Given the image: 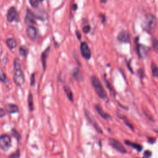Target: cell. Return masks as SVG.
I'll return each instance as SVG.
<instances>
[{
    "label": "cell",
    "mask_w": 158,
    "mask_h": 158,
    "mask_svg": "<svg viewBox=\"0 0 158 158\" xmlns=\"http://www.w3.org/2000/svg\"><path fill=\"white\" fill-rule=\"evenodd\" d=\"M142 27L146 32L151 33H153L157 27L156 17L151 14L146 15L143 21Z\"/></svg>",
    "instance_id": "7a4b0ae2"
},
{
    "label": "cell",
    "mask_w": 158,
    "mask_h": 158,
    "mask_svg": "<svg viewBox=\"0 0 158 158\" xmlns=\"http://www.w3.org/2000/svg\"><path fill=\"white\" fill-rule=\"evenodd\" d=\"M138 73L139 74V76L140 78H143V75H144V72H143V71L142 69H140L139 71H138Z\"/></svg>",
    "instance_id": "e575fe53"
},
{
    "label": "cell",
    "mask_w": 158,
    "mask_h": 158,
    "mask_svg": "<svg viewBox=\"0 0 158 158\" xmlns=\"http://www.w3.org/2000/svg\"><path fill=\"white\" fill-rule=\"evenodd\" d=\"M151 155H152V153H151V151H148V150H146V151H145V153H144V156H145V157H146V158L150 157L151 156Z\"/></svg>",
    "instance_id": "d6a6232c"
},
{
    "label": "cell",
    "mask_w": 158,
    "mask_h": 158,
    "mask_svg": "<svg viewBox=\"0 0 158 158\" xmlns=\"http://www.w3.org/2000/svg\"><path fill=\"white\" fill-rule=\"evenodd\" d=\"M0 81L3 83H6L8 81V79L6 76V74L2 69H0Z\"/></svg>",
    "instance_id": "d4e9b609"
},
{
    "label": "cell",
    "mask_w": 158,
    "mask_h": 158,
    "mask_svg": "<svg viewBox=\"0 0 158 158\" xmlns=\"http://www.w3.org/2000/svg\"><path fill=\"white\" fill-rule=\"evenodd\" d=\"M50 51V47H48L46 50H45L43 52V53L41 54V63H42V65H43V71H46L47 62V59L48 58Z\"/></svg>",
    "instance_id": "30bf717a"
},
{
    "label": "cell",
    "mask_w": 158,
    "mask_h": 158,
    "mask_svg": "<svg viewBox=\"0 0 158 158\" xmlns=\"http://www.w3.org/2000/svg\"><path fill=\"white\" fill-rule=\"evenodd\" d=\"M63 89L64 90L67 98H68L71 102H73L74 101V95H73V93L71 91V88L67 85H65L63 86Z\"/></svg>",
    "instance_id": "2e32d148"
},
{
    "label": "cell",
    "mask_w": 158,
    "mask_h": 158,
    "mask_svg": "<svg viewBox=\"0 0 158 158\" xmlns=\"http://www.w3.org/2000/svg\"><path fill=\"white\" fill-rule=\"evenodd\" d=\"M35 17L41 20H46L47 19V14L44 11H39Z\"/></svg>",
    "instance_id": "cb8c5ba5"
},
{
    "label": "cell",
    "mask_w": 158,
    "mask_h": 158,
    "mask_svg": "<svg viewBox=\"0 0 158 158\" xmlns=\"http://www.w3.org/2000/svg\"><path fill=\"white\" fill-rule=\"evenodd\" d=\"M90 30H91V27H90L89 25H86L83 27V32L85 33H88L90 32Z\"/></svg>",
    "instance_id": "4dcf8cb0"
},
{
    "label": "cell",
    "mask_w": 158,
    "mask_h": 158,
    "mask_svg": "<svg viewBox=\"0 0 158 158\" xmlns=\"http://www.w3.org/2000/svg\"><path fill=\"white\" fill-rule=\"evenodd\" d=\"M125 143L127 145H128V146L134 148L135 149H136L137 151L140 152L143 149V147H142V146L141 145L136 143H133V142H130L129 140H125Z\"/></svg>",
    "instance_id": "e0dca14e"
},
{
    "label": "cell",
    "mask_w": 158,
    "mask_h": 158,
    "mask_svg": "<svg viewBox=\"0 0 158 158\" xmlns=\"http://www.w3.org/2000/svg\"><path fill=\"white\" fill-rule=\"evenodd\" d=\"M75 33H76V35H77V38L80 40L81 39V37H82L81 34H80V32L79 31L77 30V31L75 32Z\"/></svg>",
    "instance_id": "d590c367"
},
{
    "label": "cell",
    "mask_w": 158,
    "mask_h": 158,
    "mask_svg": "<svg viewBox=\"0 0 158 158\" xmlns=\"http://www.w3.org/2000/svg\"><path fill=\"white\" fill-rule=\"evenodd\" d=\"M103 79H104V82H105V83H106V85L107 88L109 89V90L111 95L112 96V97H114L115 95H116V92H114V90L113 88L112 87L111 84V83H109V82L106 79L105 77L103 78Z\"/></svg>",
    "instance_id": "ffe728a7"
},
{
    "label": "cell",
    "mask_w": 158,
    "mask_h": 158,
    "mask_svg": "<svg viewBox=\"0 0 158 158\" xmlns=\"http://www.w3.org/2000/svg\"><path fill=\"white\" fill-rule=\"evenodd\" d=\"M12 135L13 136L18 140V141H19L20 140V134L18 133V132L16 130V129H12Z\"/></svg>",
    "instance_id": "83f0119b"
},
{
    "label": "cell",
    "mask_w": 158,
    "mask_h": 158,
    "mask_svg": "<svg viewBox=\"0 0 158 158\" xmlns=\"http://www.w3.org/2000/svg\"><path fill=\"white\" fill-rule=\"evenodd\" d=\"M152 44H153V50L157 52V48H158V44H157V40L156 38H153L152 40Z\"/></svg>",
    "instance_id": "4316f807"
},
{
    "label": "cell",
    "mask_w": 158,
    "mask_h": 158,
    "mask_svg": "<svg viewBox=\"0 0 158 158\" xmlns=\"http://www.w3.org/2000/svg\"><path fill=\"white\" fill-rule=\"evenodd\" d=\"M136 47H137V51L139 57L142 59H145L148 56L149 53L150 51L149 48L139 43H137Z\"/></svg>",
    "instance_id": "8992f818"
},
{
    "label": "cell",
    "mask_w": 158,
    "mask_h": 158,
    "mask_svg": "<svg viewBox=\"0 0 158 158\" xmlns=\"http://www.w3.org/2000/svg\"><path fill=\"white\" fill-rule=\"evenodd\" d=\"M151 68L153 76L155 78H157L158 76V69H157V67L156 64L154 62H151Z\"/></svg>",
    "instance_id": "603a6c76"
},
{
    "label": "cell",
    "mask_w": 158,
    "mask_h": 158,
    "mask_svg": "<svg viewBox=\"0 0 158 158\" xmlns=\"http://www.w3.org/2000/svg\"><path fill=\"white\" fill-rule=\"evenodd\" d=\"M118 117L120 118V119H121L123 121H124V124L128 127H129L132 131H134V127H133V126L132 125V124L129 122V121H128V119L125 117V116H121V115H118Z\"/></svg>",
    "instance_id": "7402d4cb"
},
{
    "label": "cell",
    "mask_w": 158,
    "mask_h": 158,
    "mask_svg": "<svg viewBox=\"0 0 158 158\" xmlns=\"http://www.w3.org/2000/svg\"><path fill=\"white\" fill-rule=\"evenodd\" d=\"M29 3L31 5L32 7H33L34 8H37L39 5L38 0H29Z\"/></svg>",
    "instance_id": "f1b7e54d"
},
{
    "label": "cell",
    "mask_w": 158,
    "mask_h": 158,
    "mask_svg": "<svg viewBox=\"0 0 158 158\" xmlns=\"http://www.w3.org/2000/svg\"><path fill=\"white\" fill-rule=\"evenodd\" d=\"M14 81L15 83L20 86L23 85L25 82V77L23 72L21 69L19 60L16 58L14 62Z\"/></svg>",
    "instance_id": "6da1fadb"
},
{
    "label": "cell",
    "mask_w": 158,
    "mask_h": 158,
    "mask_svg": "<svg viewBox=\"0 0 158 158\" xmlns=\"http://www.w3.org/2000/svg\"><path fill=\"white\" fill-rule=\"evenodd\" d=\"M91 83L92 86L97 95L101 99H105L107 98V93L103 86L100 80L95 75H93L91 77Z\"/></svg>",
    "instance_id": "3957f363"
},
{
    "label": "cell",
    "mask_w": 158,
    "mask_h": 158,
    "mask_svg": "<svg viewBox=\"0 0 158 158\" xmlns=\"http://www.w3.org/2000/svg\"><path fill=\"white\" fill-rule=\"evenodd\" d=\"M77 9V6L76 5H74V6H73V10L75 11Z\"/></svg>",
    "instance_id": "74e56055"
},
{
    "label": "cell",
    "mask_w": 158,
    "mask_h": 158,
    "mask_svg": "<svg viewBox=\"0 0 158 158\" xmlns=\"http://www.w3.org/2000/svg\"><path fill=\"white\" fill-rule=\"evenodd\" d=\"M19 53L20 56L25 57L27 54V50L24 47H21L19 48Z\"/></svg>",
    "instance_id": "484cf974"
},
{
    "label": "cell",
    "mask_w": 158,
    "mask_h": 158,
    "mask_svg": "<svg viewBox=\"0 0 158 158\" xmlns=\"http://www.w3.org/2000/svg\"><path fill=\"white\" fill-rule=\"evenodd\" d=\"M95 107V109H96L97 112H98V114L100 116L101 118H102L103 119H104L106 121L111 119V118L110 115L108 114L107 113H106V112L102 109V107L100 105L96 104Z\"/></svg>",
    "instance_id": "5bb4252c"
},
{
    "label": "cell",
    "mask_w": 158,
    "mask_h": 158,
    "mask_svg": "<svg viewBox=\"0 0 158 158\" xmlns=\"http://www.w3.org/2000/svg\"><path fill=\"white\" fill-rule=\"evenodd\" d=\"M118 40L120 42L124 43H128L130 41V34L128 32L125 30L121 31L118 35Z\"/></svg>",
    "instance_id": "8fae6325"
},
{
    "label": "cell",
    "mask_w": 158,
    "mask_h": 158,
    "mask_svg": "<svg viewBox=\"0 0 158 158\" xmlns=\"http://www.w3.org/2000/svg\"><path fill=\"white\" fill-rule=\"evenodd\" d=\"M38 1H39V2H43V0H38Z\"/></svg>",
    "instance_id": "ab89813d"
},
{
    "label": "cell",
    "mask_w": 158,
    "mask_h": 158,
    "mask_svg": "<svg viewBox=\"0 0 158 158\" xmlns=\"http://www.w3.org/2000/svg\"><path fill=\"white\" fill-rule=\"evenodd\" d=\"M72 77L78 82H82L83 80V76L82 73L79 69L75 68L72 71Z\"/></svg>",
    "instance_id": "9a60e30c"
},
{
    "label": "cell",
    "mask_w": 158,
    "mask_h": 158,
    "mask_svg": "<svg viewBox=\"0 0 158 158\" xmlns=\"http://www.w3.org/2000/svg\"><path fill=\"white\" fill-rule=\"evenodd\" d=\"M6 44L10 50H13L17 47V41L14 38H8L6 41Z\"/></svg>",
    "instance_id": "d6986e66"
},
{
    "label": "cell",
    "mask_w": 158,
    "mask_h": 158,
    "mask_svg": "<svg viewBox=\"0 0 158 158\" xmlns=\"http://www.w3.org/2000/svg\"><path fill=\"white\" fill-rule=\"evenodd\" d=\"M101 2L103 3H105L107 2V0H100Z\"/></svg>",
    "instance_id": "f35d334b"
},
{
    "label": "cell",
    "mask_w": 158,
    "mask_h": 158,
    "mask_svg": "<svg viewBox=\"0 0 158 158\" xmlns=\"http://www.w3.org/2000/svg\"><path fill=\"white\" fill-rule=\"evenodd\" d=\"M25 22L27 24H35L36 23L35 15L30 9L27 10Z\"/></svg>",
    "instance_id": "7c38bea8"
},
{
    "label": "cell",
    "mask_w": 158,
    "mask_h": 158,
    "mask_svg": "<svg viewBox=\"0 0 158 158\" xmlns=\"http://www.w3.org/2000/svg\"><path fill=\"white\" fill-rule=\"evenodd\" d=\"M35 83V74L33 73L30 77V85L33 86Z\"/></svg>",
    "instance_id": "1f68e13d"
},
{
    "label": "cell",
    "mask_w": 158,
    "mask_h": 158,
    "mask_svg": "<svg viewBox=\"0 0 158 158\" xmlns=\"http://www.w3.org/2000/svg\"><path fill=\"white\" fill-rule=\"evenodd\" d=\"M80 52L82 56L86 60H89L91 58L92 53L88 44L86 42H82L80 44Z\"/></svg>",
    "instance_id": "ba28073f"
},
{
    "label": "cell",
    "mask_w": 158,
    "mask_h": 158,
    "mask_svg": "<svg viewBox=\"0 0 158 158\" xmlns=\"http://www.w3.org/2000/svg\"><path fill=\"white\" fill-rule=\"evenodd\" d=\"M19 156H20V151L18 149L16 153L11 154L8 158H19Z\"/></svg>",
    "instance_id": "f546056e"
},
{
    "label": "cell",
    "mask_w": 158,
    "mask_h": 158,
    "mask_svg": "<svg viewBox=\"0 0 158 158\" xmlns=\"http://www.w3.org/2000/svg\"><path fill=\"white\" fill-rule=\"evenodd\" d=\"M100 17L102 19V22H103V23L104 24V23H105V21H106L105 16H104V15H103V14H101V15H100Z\"/></svg>",
    "instance_id": "8d00e7d4"
},
{
    "label": "cell",
    "mask_w": 158,
    "mask_h": 158,
    "mask_svg": "<svg viewBox=\"0 0 158 158\" xmlns=\"http://www.w3.org/2000/svg\"><path fill=\"white\" fill-rule=\"evenodd\" d=\"M108 143L111 147H112L114 149L117 150L118 151H119L122 154H125L127 153L126 149L119 141H118L114 139L109 138Z\"/></svg>",
    "instance_id": "277c9868"
},
{
    "label": "cell",
    "mask_w": 158,
    "mask_h": 158,
    "mask_svg": "<svg viewBox=\"0 0 158 158\" xmlns=\"http://www.w3.org/2000/svg\"><path fill=\"white\" fill-rule=\"evenodd\" d=\"M6 115V111L0 107V118L4 117Z\"/></svg>",
    "instance_id": "836d02e7"
},
{
    "label": "cell",
    "mask_w": 158,
    "mask_h": 158,
    "mask_svg": "<svg viewBox=\"0 0 158 158\" xmlns=\"http://www.w3.org/2000/svg\"><path fill=\"white\" fill-rule=\"evenodd\" d=\"M26 33L27 37L32 41L36 40L38 37L37 29L33 26H29L27 29Z\"/></svg>",
    "instance_id": "9c48e42d"
},
{
    "label": "cell",
    "mask_w": 158,
    "mask_h": 158,
    "mask_svg": "<svg viewBox=\"0 0 158 158\" xmlns=\"http://www.w3.org/2000/svg\"><path fill=\"white\" fill-rule=\"evenodd\" d=\"M27 102H28V106L29 108V110L30 112H32L34 109V106H33V95L31 93H29L28 99H27Z\"/></svg>",
    "instance_id": "44dd1931"
},
{
    "label": "cell",
    "mask_w": 158,
    "mask_h": 158,
    "mask_svg": "<svg viewBox=\"0 0 158 158\" xmlns=\"http://www.w3.org/2000/svg\"><path fill=\"white\" fill-rule=\"evenodd\" d=\"M85 116H86L87 120L88 121V122L90 124H91V125L95 128V129L97 131V132L102 134L103 132V130H102L101 128L100 127V126L99 125V124L97 122L96 119L91 114V113H90V112L89 111H88L87 110H85Z\"/></svg>",
    "instance_id": "5b68a950"
},
{
    "label": "cell",
    "mask_w": 158,
    "mask_h": 158,
    "mask_svg": "<svg viewBox=\"0 0 158 158\" xmlns=\"http://www.w3.org/2000/svg\"><path fill=\"white\" fill-rule=\"evenodd\" d=\"M6 111L10 114H14V113H17L19 112V107L12 104H9L6 106Z\"/></svg>",
    "instance_id": "ac0fdd59"
},
{
    "label": "cell",
    "mask_w": 158,
    "mask_h": 158,
    "mask_svg": "<svg viewBox=\"0 0 158 158\" xmlns=\"http://www.w3.org/2000/svg\"><path fill=\"white\" fill-rule=\"evenodd\" d=\"M11 145V137L8 135H3L0 137V148L4 151L8 150Z\"/></svg>",
    "instance_id": "52a82bcc"
},
{
    "label": "cell",
    "mask_w": 158,
    "mask_h": 158,
    "mask_svg": "<svg viewBox=\"0 0 158 158\" xmlns=\"http://www.w3.org/2000/svg\"><path fill=\"white\" fill-rule=\"evenodd\" d=\"M17 17V12L16 11V9L14 7H11L9 9L8 13H7V20L9 22H12L14 21Z\"/></svg>",
    "instance_id": "4fadbf2b"
}]
</instances>
